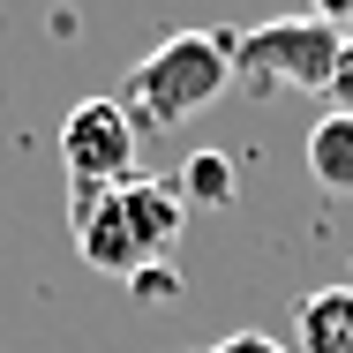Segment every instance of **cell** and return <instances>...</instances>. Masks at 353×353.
<instances>
[{
	"label": "cell",
	"mask_w": 353,
	"mask_h": 353,
	"mask_svg": "<svg viewBox=\"0 0 353 353\" xmlns=\"http://www.w3.org/2000/svg\"><path fill=\"white\" fill-rule=\"evenodd\" d=\"M68 218H75V248H83L90 271H105V279H136V271H150V263L173 256L188 203L173 196V181H158V173H128V181H113V188L68 203Z\"/></svg>",
	"instance_id": "6da1fadb"
},
{
	"label": "cell",
	"mask_w": 353,
	"mask_h": 353,
	"mask_svg": "<svg viewBox=\"0 0 353 353\" xmlns=\"http://www.w3.org/2000/svg\"><path fill=\"white\" fill-rule=\"evenodd\" d=\"M233 83V38L225 30H173L158 38L128 75V121L136 128H181Z\"/></svg>",
	"instance_id": "7a4b0ae2"
},
{
	"label": "cell",
	"mask_w": 353,
	"mask_h": 353,
	"mask_svg": "<svg viewBox=\"0 0 353 353\" xmlns=\"http://www.w3.org/2000/svg\"><path fill=\"white\" fill-rule=\"evenodd\" d=\"M346 30L331 15H279L233 38V83L248 90H331Z\"/></svg>",
	"instance_id": "3957f363"
},
{
	"label": "cell",
	"mask_w": 353,
	"mask_h": 353,
	"mask_svg": "<svg viewBox=\"0 0 353 353\" xmlns=\"http://www.w3.org/2000/svg\"><path fill=\"white\" fill-rule=\"evenodd\" d=\"M61 165H68V203L113 188L136 173V121L121 98H83L61 121Z\"/></svg>",
	"instance_id": "277c9868"
},
{
	"label": "cell",
	"mask_w": 353,
	"mask_h": 353,
	"mask_svg": "<svg viewBox=\"0 0 353 353\" xmlns=\"http://www.w3.org/2000/svg\"><path fill=\"white\" fill-rule=\"evenodd\" d=\"M293 346L301 353H353V285H323V293L301 301Z\"/></svg>",
	"instance_id": "5b68a950"
},
{
	"label": "cell",
	"mask_w": 353,
	"mask_h": 353,
	"mask_svg": "<svg viewBox=\"0 0 353 353\" xmlns=\"http://www.w3.org/2000/svg\"><path fill=\"white\" fill-rule=\"evenodd\" d=\"M301 158H308V181L323 196H353V113H323L301 143Z\"/></svg>",
	"instance_id": "8992f818"
},
{
	"label": "cell",
	"mask_w": 353,
	"mask_h": 353,
	"mask_svg": "<svg viewBox=\"0 0 353 353\" xmlns=\"http://www.w3.org/2000/svg\"><path fill=\"white\" fill-rule=\"evenodd\" d=\"M173 196H181L188 211H225V203L241 196V181H233V158H225V150H196V158L181 165Z\"/></svg>",
	"instance_id": "52a82bcc"
},
{
	"label": "cell",
	"mask_w": 353,
	"mask_h": 353,
	"mask_svg": "<svg viewBox=\"0 0 353 353\" xmlns=\"http://www.w3.org/2000/svg\"><path fill=\"white\" fill-rule=\"evenodd\" d=\"M128 293H136L143 308H158V301H181V271H173V263H150V271H136V279H128Z\"/></svg>",
	"instance_id": "ba28073f"
},
{
	"label": "cell",
	"mask_w": 353,
	"mask_h": 353,
	"mask_svg": "<svg viewBox=\"0 0 353 353\" xmlns=\"http://www.w3.org/2000/svg\"><path fill=\"white\" fill-rule=\"evenodd\" d=\"M196 353H285V346L263 339V331H233V339H211V346H196Z\"/></svg>",
	"instance_id": "9c48e42d"
},
{
	"label": "cell",
	"mask_w": 353,
	"mask_h": 353,
	"mask_svg": "<svg viewBox=\"0 0 353 353\" xmlns=\"http://www.w3.org/2000/svg\"><path fill=\"white\" fill-rule=\"evenodd\" d=\"M331 113H353V38L339 53V68H331Z\"/></svg>",
	"instance_id": "30bf717a"
},
{
	"label": "cell",
	"mask_w": 353,
	"mask_h": 353,
	"mask_svg": "<svg viewBox=\"0 0 353 353\" xmlns=\"http://www.w3.org/2000/svg\"><path fill=\"white\" fill-rule=\"evenodd\" d=\"M346 285H353V279H346Z\"/></svg>",
	"instance_id": "8fae6325"
}]
</instances>
